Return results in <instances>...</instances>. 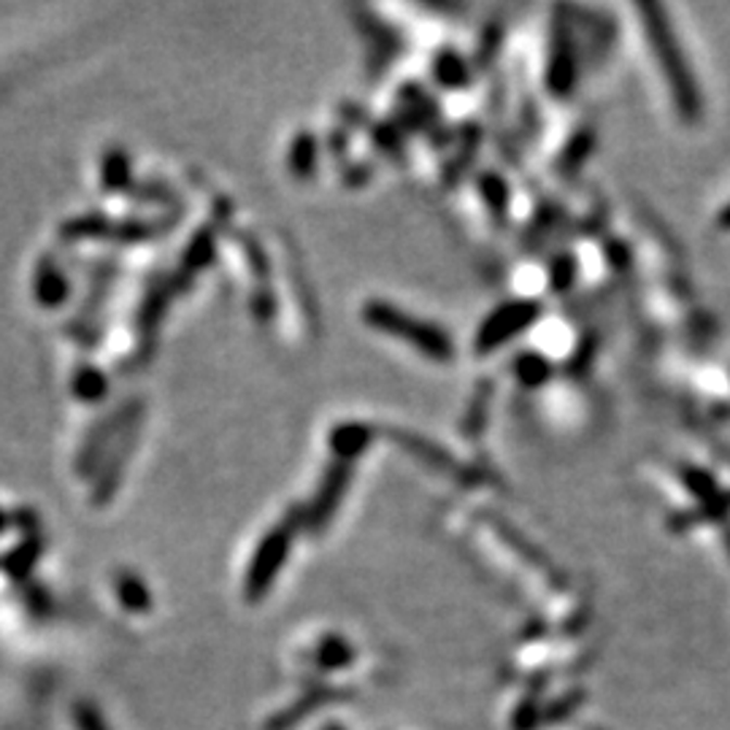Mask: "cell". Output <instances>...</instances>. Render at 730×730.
<instances>
[{
	"label": "cell",
	"mask_w": 730,
	"mask_h": 730,
	"mask_svg": "<svg viewBox=\"0 0 730 730\" xmlns=\"http://www.w3.org/2000/svg\"><path fill=\"white\" fill-rule=\"evenodd\" d=\"M641 20H644V30L650 36L652 52H655L657 65H660L663 76L671 90L674 106H677L679 117L695 122L704 112V98H701L698 81H695L693 71H690L688 58H684L682 47L677 41V33L668 25V16L663 14L660 5H641Z\"/></svg>",
	"instance_id": "cell-1"
},
{
	"label": "cell",
	"mask_w": 730,
	"mask_h": 730,
	"mask_svg": "<svg viewBox=\"0 0 730 730\" xmlns=\"http://www.w3.org/2000/svg\"><path fill=\"white\" fill-rule=\"evenodd\" d=\"M365 319H368L374 328L385 330V333L412 341V344L417 347L419 352H425L428 357H436V361L452 357V339L444 333V330H439L430 323H423V319L408 317V314L390 306V303L376 301L370 303V306H365Z\"/></svg>",
	"instance_id": "cell-2"
},
{
	"label": "cell",
	"mask_w": 730,
	"mask_h": 730,
	"mask_svg": "<svg viewBox=\"0 0 730 730\" xmlns=\"http://www.w3.org/2000/svg\"><path fill=\"white\" fill-rule=\"evenodd\" d=\"M541 306L536 301H512L498 306L490 317L484 319L482 328L477 333V352L479 355H490L492 350L506 344L508 339L528 330L530 325L539 319Z\"/></svg>",
	"instance_id": "cell-3"
},
{
	"label": "cell",
	"mask_w": 730,
	"mask_h": 730,
	"mask_svg": "<svg viewBox=\"0 0 730 730\" xmlns=\"http://www.w3.org/2000/svg\"><path fill=\"white\" fill-rule=\"evenodd\" d=\"M287 552H290V533H287L285 528L270 530V533L263 539V544H260L252 566H249V574H247L249 599H260V595H265V590L270 588L274 577L281 571V566H285Z\"/></svg>",
	"instance_id": "cell-4"
},
{
	"label": "cell",
	"mask_w": 730,
	"mask_h": 730,
	"mask_svg": "<svg viewBox=\"0 0 730 730\" xmlns=\"http://www.w3.org/2000/svg\"><path fill=\"white\" fill-rule=\"evenodd\" d=\"M577 81V65H574V43L568 36L566 25H555L552 30V49H550V71H546V85L550 92L557 98H566L574 90Z\"/></svg>",
	"instance_id": "cell-5"
},
{
	"label": "cell",
	"mask_w": 730,
	"mask_h": 730,
	"mask_svg": "<svg viewBox=\"0 0 730 730\" xmlns=\"http://www.w3.org/2000/svg\"><path fill=\"white\" fill-rule=\"evenodd\" d=\"M728 514H730V492H717V495L706 498V501H701L698 506L690 508V512L677 514L671 528L684 530V528H693V525H701V523H715V519L728 517Z\"/></svg>",
	"instance_id": "cell-6"
},
{
	"label": "cell",
	"mask_w": 730,
	"mask_h": 730,
	"mask_svg": "<svg viewBox=\"0 0 730 730\" xmlns=\"http://www.w3.org/2000/svg\"><path fill=\"white\" fill-rule=\"evenodd\" d=\"M347 482H350V468H347V466L330 468L328 479H325L323 490H319L317 512H314V523H328L330 514L336 512V503H339V498L344 495Z\"/></svg>",
	"instance_id": "cell-7"
},
{
	"label": "cell",
	"mask_w": 730,
	"mask_h": 730,
	"mask_svg": "<svg viewBox=\"0 0 730 730\" xmlns=\"http://www.w3.org/2000/svg\"><path fill=\"white\" fill-rule=\"evenodd\" d=\"M436 76H439L441 85L452 87V90H461V85H466L468 79V65L463 63L461 54L444 52L436 60Z\"/></svg>",
	"instance_id": "cell-8"
},
{
	"label": "cell",
	"mask_w": 730,
	"mask_h": 730,
	"mask_svg": "<svg viewBox=\"0 0 730 730\" xmlns=\"http://www.w3.org/2000/svg\"><path fill=\"white\" fill-rule=\"evenodd\" d=\"M550 370H552L550 363H546L541 355H519L517 363H514V374H517V379L528 387L541 385V381L550 376Z\"/></svg>",
	"instance_id": "cell-9"
},
{
	"label": "cell",
	"mask_w": 730,
	"mask_h": 730,
	"mask_svg": "<svg viewBox=\"0 0 730 730\" xmlns=\"http://www.w3.org/2000/svg\"><path fill=\"white\" fill-rule=\"evenodd\" d=\"M593 141H595V136L590 130L577 133V136L571 138V143H568L566 154H563V158H561V168L566 171V174L577 171L579 165H582L584 160H588L590 149H593Z\"/></svg>",
	"instance_id": "cell-10"
},
{
	"label": "cell",
	"mask_w": 730,
	"mask_h": 730,
	"mask_svg": "<svg viewBox=\"0 0 730 730\" xmlns=\"http://www.w3.org/2000/svg\"><path fill=\"white\" fill-rule=\"evenodd\" d=\"M682 484L688 487V492H693L695 498H701V501H706V498L717 495V482L715 477H712L709 471H704V468H695V466H688L682 468Z\"/></svg>",
	"instance_id": "cell-11"
},
{
	"label": "cell",
	"mask_w": 730,
	"mask_h": 730,
	"mask_svg": "<svg viewBox=\"0 0 730 730\" xmlns=\"http://www.w3.org/2000/svg\"><path fill=\"white\" fill-rule=\"evenodd\" d=\"M365 441H368V430L361 425H347L333 433V450L339 455H355L357 450H363Z\"/></svg>",
	"instance_id": "cell-12"
},
{
	"label": "cell",
	"mask_w": 730,
	"mask_h": 730,
	"mask_svg": "<svg viewBox=\"0 0 730 730\" xmlns=\"http://www.w3.org/2000/svg\"><path fill=\"white\" fill-rule=\"evenodd\" d=\"M482 192H484L487 206H490L492 212L501 214L503 206H506V201H508L506 181H503L501 176H484V179H482Z\"/></svg>",
	"instance_id": "cell-13"
},
{
	"label": "cell",
	"mask_w": 730,
	"mask_h": 730,
	"mask_svg": "<svg viewBox=\"0 0 730 730\" xmlns=\"http://www.w3.org/2000/svg\"><path fill=\"white\" fill-rule=\"evenodd\" d=\"M574 274H577V265H574L571 257H561L555 265H552V290L563 292L571 287Z\"/></svg>",
	"instance_id": "cell-14"
},
{
	"label": "cell",
	"mask_w": 730,
	"mask_h": 730,
	"mask_svg": "<svg viewBox=\"0 0 730 730\" xmlns=\"http://www.w3.org/2000/svg\"><path fill=\"white\" fill-rule=\"evenodd\" d=\"M41 279L47 281V285H38V295H41L43 301H47V306H54V303H58L60 298H63V292H65L63 276L47 274V276H41Z\"/></svg>",
	"instance_id": "cell-15"
},
{
	"label": "cell",
	"mask_w": 730,
	"mask_h": 730,
	"mask_svg": "<svg viewBox=\"0 0 730 730\" xmlns=\"http://www.w3.org/2000/svg\"><path fill=\"white\" fill-rule=\"evenodd\" d=\"M76 722H79V730H109L106 722L101 720V715L87 704L76 706Z\"/></svg>",
	"instance_id": "cell-16"
},
{
	"label": "cell",
	"mask_w": 730,
	"mask_h": 730,
	"mask_svg": "<svg viewBox=\"0 0 730 730\" xmlns=\"http://www.w3.org/2000/svg\"><path fill=\"white\" fill-rule=\"evenodd\" d=\"M119 593H122V599L127 601V604H133V608H143L141 606L143 601H147V604H149V599H147V593H143V588H138V582H133V579H127V588H119Z\"/></svg>",
	"instance_id": "cell-17"
},
{
	"label": "cell",
	"mask_w": 730,
	"mask_h": 730,
	"mask_svg": "<svg viewBox=\"0 0 730 730\" xmlns=\"http://www.w3.org/2000/svg\"><path fill=\"white\" fill-rule=\"evenodd\" d=\"M717 225H720L722 230H730V203L720 212V217H717Z\"/></svg>",
	"instance_id": "cell-18"
},
{
	"label": "cell",
	"mask_w": 730,
	"mask_h": 730,
	"mask_svg": "<svg viewBox=\"0 0 730 730\" xmlns=\"http://www.w3.org/2000/svg\"><path fill=\"white\" fill-rule=\"evenodd\" d=\"M726 541H728V550H730V530H726Z\"/></svg>",
	"instance_id": "cell-19"
}]
</instances>
